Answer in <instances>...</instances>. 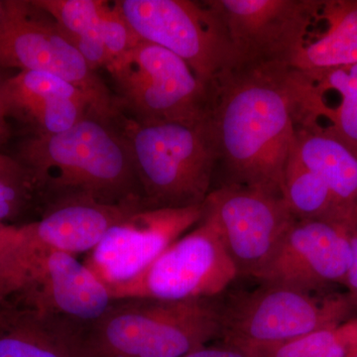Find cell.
Listing matches in <instances>:
<instances>
[{
    "label": "cell",
    "mask_w": 357,
    "mask_h": 357,
    "mask_svg": "<svg viewBox=\"0 0 357 357\" xmlns=\"http://www.w3.org/2000/svg\"><path fill=\"white\" fill-rule=\"evenodd\" d=\"M291 68H238L213 84L208 123L225 180L282 197L295 137Z\"/></svg>",
    "instance_id": "6da1fadb"
},
{
    "label": "cell",
    "mask_w": 357,
    "mask_h": 357,
    "mask_svg": "<svg viewBox=\"0 0 357 357\" xmlns=\"http://www.w3.org/2000/svg\"><path fill=\"white\" fill-rule=\"evenodd\" d=\"M17 160L44 208L75 199L145 206L128 141L119 126L98 117L63 132L33 135Z\"/></svg>",
    "instance_id": "7a4b0ae2"
},
{
    "label": "cell",
    "mask_w": 357,
    "mask_h": 357,
    "mask_svg": "<svg viewBox=\"0 0 357 357\" xmlns=\"http://www.w3.org/2000/svg\"><path fill=\"white\" fill-rule=\"evenodd\" d=\"M220 297L115 300L89 326L96 357H184L220 340Z\"/></svg>",
    "instance_id": "3957f363"
},
{
    "label": "cell",
    "mask_w": 357,
    "mask_h": 357,
    "mask_svg": "<svg viewBox=\"0 0 357 357\" xmlns=\"http://www.w3.org/2000/svg\"><path fill=\"white\" fill-rule=\"evenodd\" d=\"M128 141L146 208L201 206L211 192L218 156L208 123L116 124Z\"/></svg>",
    "instance_id": "277c9868"
},
{
    "label": "cell",
    "mask_w": 357,
    "mask_h": 357,
    "mask_svg": "<svg viewBox=\"0 0 357 357\" xmlns=\"http://www.w3.org/2000/svg\"><path fill=\"white\" fill-rule=\"evenodd\" d=\"M220 342L241 351L284 344L351 321L356 309L347 293L316 294L260 283L220 298Z\"/></svg>",
    "instance_id": "5b68a950"
},
{
    "label": "cell",
    "mask_w": 357,
    "mask_h": 357,
    "mask_svg": "<svg viewBox=\"0 0 357 357\" xmlns=\"http://www.w3.org/2000/svg\"><path fill=\"white\" fill-rule=\"evenodd\" d=\"M122 114L140 123L199 124L210 112L213 86L185 61L163 47L139 39L105 69Z\"/></svg>",
    "instance_id": "8992f818"
},
{
    "label": "cell",
    "mask_w": 357,
    "mask_h": 357,
    "mask_svg": "<svg viewBox=\"0 0 357 357\" xmlns=\"http://www.w3.org/2000/svg\"><path fill=\"white\" fill-rule=\"evenodd\" d=\"M0 68L60 77L88 96L98 119L116 124L123 116L114 93L89 67L57 21L33 0L3 1Z\"/></svg>",
    "instance_id": "52a82bcc"
},
{
    "label": "cell",
    "mask_w": 357,
    "mask_h": 357,
    "mask_svg": "<svg viewBox=\"0 0 357 357\" xmlns=\"http://www.w3.org/2000/svg\"><path fill=\"white\" fill-rule=\"evenodd\" d=\"M116 4L140 39L172 52L208 86L236 69L225 26L206 1L121 0Z\"/></svg>",
    "instance_id": "ba28073f"
},
{
    "label": "cell",
    "mask_w": 357,
    "mask_h": 357,
    "mask_svg": "<svg viewBox=\"0 0 357 357\" xmlns=\"http://www.w3.org/2000/svg\"><path fill=\"white\" fill-rule=\"evenodd\" d=\"M91 325L114 303L109 289L77 256L42 248L28 239L7 276L0 299Z\"/></svg>",
    "instance_id": "9c48e42d"
},
{
    "label": "cell",
    "mask_w": 357,
    "mask_h": 357,
    "mask_svg": "<svg viewBox=\"0 0 357 357\" xmlns=\"http://www.w3.org/2000/svg\"><path fill=\"white\" fill-rule=\"evenodd\" d=\"M238 278L217 230L203 218L135 279L110 289L112 299L178 301L220 297Z\"/></svg>",
    "instance_id": "30bf717a"
},
{
    "label": "cell",
    "mask_w": 357,
    "mask_h": 357,
    "mask_svg": "<svg viewBox=\"0 0 357 357\" xmlns=\"http://www.w3.org/2000/svg\"><path fill=\"white\" fill-rule=\"evenodd\" d=\"M238 277L257 280L295 222L283 197L238 185H220L203 204Z\"/></svg>",
    "instance_id": "8fae6325"
},
{
    "label": "cell",
    "mask_w": 357,
    "mask_h": 357,
    "mask_svg": "<svg viewBox=\"0 0 357 357\" xmlns=\"http://www.w3.org/2000/svg\"><path fill=\"white\" fill-rule=\"evenodd\" d=\"M321 0H206L220 16L236 69L293 67L311 33Z\"/></svg>",
    "instance_id": "7c38bea8"
},
{
    "label": "cell",
    "mask_w": 357,
    "mask_h": 357,
    "mask_svg": "<svg viewBox=\"0 0 357 357\" xmlns=\"http://www.w3.org/2000/svg\"><path fill=\"white\" fill-rule=\"evenodd\" d=\"M203 204L185 208H142L116 223L84 263L110 289L144 272L180 237L198 225Z\"/></svg>",
    "instance_id": "4fadbf2b"
},
{
    "label": "cell",
    "mask_w": 357,
    "mask_h": 357,
    "mask_svg": "<svg viewBox=\"0 0 357 357\" xmlns=\"http://www.w3.org/2000/svg\"><path fill=\"white\" fill-rule=\"evenodd\" d=\"M349 227L337 220H296L257 281L316 294L344 286Z\"/></svg>",
    "instance_id": "5bb4252c"
},
{
    "label": "cell",
    "mask_w": 357,
    "mask_h": 357,
    "mask_svg": "<svg viewBox=\"0 0 357 357\" xmlns=\"http://www.w3.org/2000/svg\"><path fill=\"white\" fill-rule=\"evenodd\" d=\"M89 326L62 314L0 299V357H96Z\"/></svg>",
    "instance_id": "9a60e30c"
},
{
    "label": "cell",
    "mask_w": 357,
    "mask_h": 357,
    "mask_svg": "<svg viewBox=\"0 0 357 357\" xmlns=\"http://www.w3.org/2000/svg\"><path fill=\"white\" fill-rule=\"evenodd\" d=\"M2 98L9 119L30 124L34 135L63 132L86 117H96L81 89L45 73L20 70L6 77Z\"/></svg>",
    "instance_id": "2e32d148"
},
{
    "label": "cell",
    "mask_w": 357,
    "mask_h": 357,
    "mask_svg": "<svg viewBox=\"0 0 357 357\" xmlns=\"http://www.w3.org/2000/svg\"><path fill=\"white\" fill-rule=\"evenodd\" d=\"M296 128L337 136L357 152V63L305 73L291 69Z\"/></svg>",
    "instance_id": "e0dca14e"
},
{
    "label": "cell",
    "mask_w": 357,
    "mask_h": 357,
    "mask_svg": "<svg viewBox=\"0 0 357 357\" xmlns=\"http://www.w3.org/2000/svg\"><path fill=\"white\" fill-rule=\"evenodd\" d=\"M142 208H146L89 199L61 202L47 206L39 220L24 223V227L37 245L75 256L88 255L114 225Z\"/></svg>",
    "instance_id": "ac0fdd59"
},
{
    "label": "cell",
    "mask_w": 357,
    "mask_h": 357,
    "mask_svg": "<svg viewBox=\"0 0 357 357\" xmlns=\"http://www.w3.org/2000/svg\"><path fill=\"white\" fill-rule=\"evenodd\" d=\"M357 63V0H321L293 68L316 73Z\"/></svg>",
    "instance_id": "d6986e66"
},
{
    "label": "cell",
    "mask_w": 357,
    "mask_h": 357,
    "mask_svg": "<svg viewBox=\"0 0 357 357\" xmlns=\"http://www.w3.org/2000/svg\"><path fill=\"white\" fill-rule=\"evenodd\" d=\"M293 148L301 162L325 183L338 204L357 218V152L333 134L296 128Z\"/></svg>",
    "instance_id": "ffe728a7"
},
{
    "label": "cell",
    "mask_w": 357,
    "mask_h": 357,
    "mask_svg": "<svg viewBox=\"0 0 357 357\" xmlns=\"http://www.w3.org/2000/svg\"><path fill=\"white\" fill-rule=\"evenodd\" d=\"M282 197L295 220H333L351 225L349 217L337 203L321 178L307 169L293 145L284 173Z\"/></svg>",
    "instance_id": "44dd1931"
},
{
    "label": "cell",
    "mask_w": 357,
    "mask_h": 357,
    "mask_svg": "<svg viewBox=\"0 0 357 357\" xmlns=\"http://www.w3.org/2000/svg\"><path fill=\"white\" fill-rule=\"evenodd\" d=\"M33 2L57 21L82 55L105 48L103 32L112 2L102 0H33Z\"/></svg>",
    "instance_id": "7402d4cb"
},
{
    "label": "cell",
    "mask_w": 357,
    "mask_h": 357,
    "mask_svg": "<svg viewBox=\"0 0 357 357\" xmlns=\"http://www.w3.org/2000/svg\"><path fill=\"white\" fill-rule=\"evenodd\" d=\"M357 351V321L325 328L284 344L243 351L250 357H351Z\"/></svg>",
    "instance_id": "603a6c76"
},
{
    "label": "cell",
    "mask_w": 357,
    "mask_h": 357,
    "mask_svg": "<svg viewBox=\"0 0 357 357\" xmlns=\"http://www.w3.org/2000/svg\"><path fill=\"white\" fill-rule=\"evenodd\" d=\"M35 199L41 204L36 190L31 185L0 178V223L13 225L10 222L20 217Z\"/></svg>",
    "instance_id": "cb8c5ba5"
},
{
    "label": "cell",
    "mask_w": 357,
    "mask_h": 357,
    "mask_svg": "<svg viewBox=\"0 0 357 357\" xmlns=\"http://www.w3.org/2000/svg\"><path fill=\"white\" fill-rule=\"evenodd\" d=\"M25 239L23 225H4L0 223V268L20 248Z\"/></svg>",
    "instance_id": "d4e9b609"
},
{
    "label": "cell",
    "mask_w": 357,
    "mask_h": 357,
    "mask_svg": "<svg viewBox=\"0 0 357 357\" xmlns=\"http://www.w3.org/2000/svg\"><path fill=\"white\" fill-rule=\"evenodd\" d=\"M349 248H351V263L345 279L344 287L347 295L357 307V218L349 230Z\"/></svg>",
    "instance_id": "484cf974"
},
{
    "label": "cell",
    "mask_w": 357,
    "mask_h": 357,
    "mask_svg": "<svg viewBox=\"0 0 357 357\" xmlns=\"http://www.w3.org/2000/svg\"><path fill=\"white\" fill-rule=\"evenodd\" d=\"M0 178L31 185L35 189L31 176L26 170L25 167L17 159L1 153H0Z\"/></svg>",
    "instance_id": "4316f807"
},
{
    "label": "cell",
    "mask_w": 357,
    "mask_h": 357,
    "mask_svg": "<svg viewBox=\"0 0 357 357\" xmlns=\"http://www.w3.org/2000/svg\"><path fill=\"white\" fill-rule=\"evenodd\" d=\"M184 357H250L248 354L231 347V345L220 342L218 344H208L202 349L187 354Z\"/></svg>",
    "instance_id": "83f0119b"
},
{
    "label": "cell",
    "mask_w": 357,
    "mask_h": 357,
    "mask_svg": "<svg viewBox=\"0 0 357 357\" xmlns=\"http://www.w3.org/2000/svg\"><path fill=\"white\" fill-rule=\"evenodd\" d=\"M6 79V77L0 76V145L7 142L11 134L10 124H9L10 119H9L8 114H7L6 105H4L3 98H2V88H3Z\"/></svg>",
    "instance_id": "f1b7e54d"
},
{
    "label": "cell",
    "mask_w": 357,
    "mask_h": 357,
    "mask_svg": "<svg viewBox=\"0 0 357 357\" xmlns=\"http://www.w3.org/2000/svg\"><path fill=\"white\" fill-rule=\"evenodd\" d=\"M2 6H3V1H0V16H1Z\"/></svg>",
    "instance_id": "f546056e"
},
{
    "label": "cell",
    "mask_w": 357,
    "mask_h": 357,
    "mask_svg": "<svg viewBox=\"0 0 357 357\" xmlns=\"http://www.w3.org/2000/svg\"><path fill=\"white\" fill-rule=\"evenodd\" d=\"M351 357H357V351L354 352V356H352Z\"/></svg>",
    "instance_id": "4dcf8cb0"
},
{
    "label": "cell",
    "mask_w": 357,
    "mask_h": 357,
    "mask_svg": "<svg viewBox=\"0 0 357 357\" xmlns=\"http://www.w3.org/2000/svg\"><path fill=\"white\" fill-rule=\"evenodd\" d=\"M356 321H357V318H356Z\"/></svg>",
    "instance_id": "1f68e13d"
}]
</instances>
